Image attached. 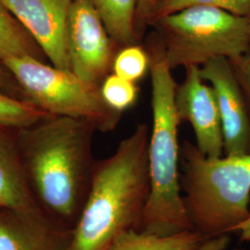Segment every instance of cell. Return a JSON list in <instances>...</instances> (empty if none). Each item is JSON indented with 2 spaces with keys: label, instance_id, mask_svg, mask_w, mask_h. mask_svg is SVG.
Listing matches in <instances>:
<instances>
[{
  "label": "cell",
  "instance_id": "d6986e66",
  "mask_svg": "<svg viewBox=\"0 0 250 250\" xmlns=\"http://www.w3.org/2000/svg\"><path fill=\"white\" fill-rule=\"evenodd\" d=\"M101 96L108 107L122 112L134 106L138 96L136 83L110 73L100 85Z\"/></svg>",
  "mask_w": 250,
  "mask_h": 250
},
{
  "label": "cell",
  "instance_id": "9a60e30c",
  "mask_svg": "<svg viewBox=\"0 0 250 250\" xmlns=\"http://www.w3.org/2000/svg\"><path fill=\"white\" fill-rule=\"evenodd\" d=\"M42 49L0 0V62L31 57L42 61Z\"/></svg>",
  "mask_w": 250,
  "mask_h": 250
},
{
  "label": "cell",
  "instance_id": "277c9868",
  "mask_svg": "<svg viewBox=\"0 0 250 250\" xmlns=\"http://www.w3.org/2000/svg\"><path fill=\"white\" fill-rule=\"evenodd\" d=\"M180 185L193 230L209 239L235 232L250 216V154L208 158L184 140Z\"/></svg>",
  "mask_w": 250,
  "mask_h": 250
},
{
  "label": "cell",
  "instance_id": "5b68a950",
  "mask_svg": "<svg viewBox=\"0 0 250 250\" xmlns=\"http://www.w3.org/2000/svg\"><path fill=\"white\" fill-rule=\"evenodd\" d=\"M151 25L158 30L171 70L200 68L217 58L233 61L250 51L249 17L214 7H188Z\"/></svg>",
  "mask_w": 250,
  "mask_h": 250
},
{
  "label": "cell",
  "instance_id": "603a6c76",
  "mask_svg": "<svg viewBox=\"0 0 250 250\" xmlns=\"http://www.w3.org/2000/svg\"><path fill=\"white\" fill-rule=\"evenodd\" d=\"M231 241L232 239L229 234L216 236V237L207 239L197 250H227L231 244Z\"/></svg>",
  "mask_w": 250,
  "mask_h": 250
},
{
  "label": "cell",
  "instance_id": "ac0fdd59",
  "mask_svg": "<svg viewBox=\"0 0 250 250\" xmlns=\"http://www.w3.org/2000/svg\"><path fill=\"white\" fill-rule=\"evenodd\" d=\"M149 71V57L143 45H128L121 48L114 59L112 72L126 80L136 83Z\"/></svg>",
  "mask_w": 250,
  "mask_h": 250
},
{
  "label": "cell",
  "instance_id": "30bf717a",
  "mask_svg": "<svg viewBox=\"0 0 250 250\" xmlns=\"http://www.w3.org/2000/svg\"><path fill=\"white\" fill-rule=\"evenodd\" d=\"M42 49L51 65L71 71L67 23L73 0H2Z\"/></svg>",
  "mask_w": 250,
  "mask_h": 250
},
{
  "label": "cell",
  "instance_id": "7402d4cb",
  "mask_svg": "<svg viewBox=\"0 0 250 250\" xmlns=\"http://www.w3.org/2000/svg\"><path fill=\"white\" fill-rule=\"evenodd\" d=\"M0 90L21 99H24L23 93L19 85L18 82L9 72V69L0 62ZM26 100V99H25Z\"/></svg>",
  "mask_w": 250,
  "mask_h": 250
},
{
  "label": "cell",
  "instance_id": "7c38bea8",
  "mask_svg": "<svg viewBox=\"0 0 250 250\" xmlns=\"http://www.w3.org/2000/svg\"><path fill=\"white\" fill-rule=\"evenodd\" d=\"M72 231L0 208V250H70Z\"/></svg>",
  "mask_w": 250,
  "mask_h": 250
},
{
  "label": "cell",
  "instance_id": "52a82bcc",
  "mask_svg": "<svg viewBox=\"0 0 250 250\" xmlns=\"http://www.w3.org/2000/svg\"><path fill=\"white\" fill-rule=\"evenodd\" d=\"M67 48L72 72L81 80L98 86L112 71L121 49L89 0L72 1L67 23Z\"/></svg>",
  "mask_w": 250,
  "mask_h": 250
},
{
  "label": "cell",
  "instance_id": "ffe728a7",
  "mask_svg": "<svg viewBox=\"0 0 250 250\" xmlns=\"http://www.w3.org/2000/svg\"><path fill=\"white\" fill-rule=\"evenodd\" d=\"M250 116V51L230 61Z\"/></svg>",
  "mask_w": 250,
  "mask_h": 250
},
{
  "label": "cell",
  "instance_id": "3957f363",
  "mask_svg": "<svg viewBox=\"0 0 250 250\" xmlns=\"http://www.w3.org/2000/svg\"><path fill=\"white\" fill-rule=\"evenodd\" d=\"M145 47L149 57L151 78L152 128L148 146L151 192L138 231L166 236L193 230L180 185L177 83L158 33L150 36Z\"/></svg>",
  "mask_w": 250,
  "mask_h": 250
},
{
  "label": "cell",
  "instance_id": "8992f818",
  "mask_svg": "<svg viewBox=\"0 0 250 250\" xmlns=\"http://www.w3.org/2000/svg\"><path fill=\"white\" fill-rule=\"evenodd\" d=\"M2 63L18 82L24 99L49 115L86 120L102 133L113 131L122 119V112L104 101L100 86L81 80L71 71L31 57Z\"/></svg>",
  "mask_w": 250,
  "mask_h": 250
},
{
  "label": "cell",
  "instance_id": "7a4b0ae2",
  "mask_svg": "<svg viewBox=\"0 0 250 250\" xmlns=\"http://www.w3.org/2000/svg\"><path fill=\"white\" fill-rule=\"evenodd\" d=\"M149 136L147 125L138 124L111 156L96 161L70 250H107L120 233L139 230L151 192Z\"/></svg>",
  "mask_w": 250,
  "mask_h": 250
},
{
  "label": "cell",
  "instance_id": "5bb4252c",
  "mask_svg": "<svg viewBox=\"0 0 250 250\" xmlns=\"http://www.w3.org/2000/svg\"><path fill=\"white\" fill-rule=\"evenodd\" d=\"M120 48L139 44L135 16L137 0H89Z\"/></svg>",
  "mask_w": 250,
  "mask_h": 250
},
{
  "label": "cell",
  "instance_id": "ba28073f",
  "mask_svg": "<svg viewBox=\"0 0 250 250\" xmlns=\"http://www.w3.org/2000/svg\"><path fill=\"white\" fill-rule=\"evenodd\" d=\"M175 107L180 122L191 125L199 151L208 158L224 156L222 123L214 92L202 79L199 67L186 68L185 78L176 87Z\"/></svg>",
  "mask_w": 250,
  "mask_h": 250
},
{
  "label": "cell",
  "instance_id": "9c48e42d",
  "mask_svg": "<svg viewBox=\"0 0 250 250\" xmlns=\"http://www.w3.org/2000/svg\"><path fill=\"white\" fill-rule=\"evenodd\" d=\"M213 89L224 136V156L250 154V116L228 59L217 58L199 68Z\"/></svg>",
  "mask_w": 250,
  "mask_h": 250
},
{
  "label": "cell",
  "instance_id": "44dd1931",
  "mask_svg": "<svg viewBox=\"0 0 250 250\" xmlns=\"http://www.w3.org/2000/svg\"><path fill=\"white\" fill-rule=\"evenodd\" d=\"M157 1L158 0H137L135 28L140 41L142 40L146 27L148 25V20Z\"/></svg>",
  "mask_w": 250,
  "mask_h": 250
},
{
  "label": "cell",
  "instance_id": "484cf974",
  "mask_svg": "<svg viewBox=\"0 0 250 250\" xmlns=\"http://www.w3.org/2000/svg\"></svg>",
  "mask_w": 250,
  "mask_h": 250
},
{
  "label": "cell",
  "instance_id": "e0dca14e",
  "mask_svg": "<svg viewBox=\"0 0 250 250\" xmlns=\"http://www.w3.org/2000/svg\"><path fill=\"white\" fill-rule=\"evenodd\" d=\"M193 6L214 7L243 17H249L250 14V0H158L148 20V25L163 16Z\"/></svg>",
  "mask_w": 250,
  "mask_h": 250
},
{
  "label": "cell",
  "instance_id": "cb8c5ba5",
  "mask_svg": "<svg viewBox=\"0 0 250 250\" xmlns=\"http://www.w3.org/2000/svg\"><path fill=\"white\" fill-rule=\"evenodd\" d=\"M235 232H239V241L250 242V216L236 227Z\"/></svg>",
  "mask_w": 250,
  "mask_h": 250
},
{
  "label": "cell",
  "instance_id": "d4e9b609",
  "mask_svg": "<svg viewBox=\"0 0 250 250\" xmlns=\"http://www.w3.org/2000/svg\"><path fill=\"white\" fill-rule=\"evenodd\" d=\"M249 19H250V16H249Z\"/></svg>",
  "mask_w": 250,
  "mask_h": 250
},
{
  "label": "cell",
  "instance_id": "8fae6325",
  "mask_svg": "<svg viewBox=\"0 0 250 250\" xmlns=\"http://www.w3.org/2000/svg\"><path fill=\"white\" fill-rule=\"evenodd\" d=\"M0 208L36 223H51L28 187L19 155L15 131L0 128Z\"/></svg>",
  "mask_w": 250,
  "mask_h": 250
},
{
  "label": "cell",
  "instance_id": "4fadbf2b",
  "mask_svg": "<svg viewBox=\"0 0 250 250\" xmlns=\"http://www.w3.org/2000/svg\"><path fill=\"white\" fill-rule=\"evenodd\" d=\"M207 239L195 230L166 236L129 230L120 233L107 250H197Z\"/></svg>",
  "mask_w": 250,
  "mask_h": 250
},
{
  "label": "cell",
  "instance_id": "6da1fadb",
  "mask_svg": "<svg viewBox=\"0 0 250 250\" xmlns=\"http://www.w3.org/2000/svg\"><path fill=\"white\" fill-rule=\"evenodd\" d=\"M90 122L47 115L15 131L20 159L31 194L53 224L72 231L89 194L96 161Z\"/></svg>",
  "mask_w": 250,
  "mask_h": 250
},
{
  "label": "cell",
  "instance_id": "2e32d148",
  "mask_svg": "<svg viewBox=\"0 0 250 250\" xmlns=\"http://www.w3.org/2000/svg\"><path fill=\"white\" fill-rule=\"evenodd\" d=\"M47 115L34 103L0 90V128L17 131L35 125Z\"/></svg>",
  "mask_w": 250,
  "mask_h": 250
}]
</instances>
